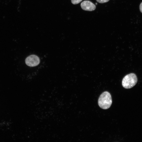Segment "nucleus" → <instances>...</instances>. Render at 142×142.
Returning <instances> with one entry per match:
<instances>
[{
    "label": "nucleus",
    "instance_id": "obj_4",
    "mask_svg": "<svg viewBox=\"0 0 142 142\" xmlns=\"http://www.w3.org/2000/svg\"><path fill=\"white\" fill-rule=\"evenodd\" d=\"M80 6L82 9L85 11H93L96 8L95 5L92 2L88 1H85L81 4Z\"/></svg>",
    "mask_w": 142,
    "mask_h": 142
},
{
    "label": "nucleus",
    "instance_id": "obj_5",
    "mask_svg": "<svg viewBox=\"0 0 142 142\" xmlns=\"http://www.w3.org/2000/svg\"><path fill=\"white\" fill-rule=\"evenodd\" d=\"M82 0H71L72 3L74 4H76L80 3Z\"/></svg>",
    "mask_w": 142,
    "mask_h": 142
},
{
    "label": "nucleus",
    "instance_id": "obj_1",
    "mask_svg": "<svg viewBox=\"0 0 142 142\" xmlns=\"http://www.w3.org/2000/svg\"><path fill=\"white\" fill-rule=\"evenodd\" d=\"M98 103L99 107L103 109L109 108L112 103L111 97L110 93L107 91L102 93L99 98Z\"/></svg>",
    "mask_w": 142,
    "mask_h": 142
},
{
    "label": "nucleus",
    "instance_id": "obj_3",
    "mask_svg": "<svg viewBox=\"0 0 142 142\" xmlns=\"http://www.w3.org/2000/svg\"><path fill=\"white\" fill-rule=\"evenodd\" d=\"M39 58L35 55H32L27 57L25 59L27 65L30 67H34L40 63Z\"/></svg>",
    "mask_w": 142,
    "mask_h": 142
},
{
    "label": "nucleus",
    "instance_id": "obj_7",
    "mask_svg": "<svg viewBox=\"0 0 142 142\" xmlns=\"http://www.w3.org/2000/svg\"><path fill=\"white\" fill-rule=\"evenodd\" d=\"M140 9L141 12L142 13V2L140 4Z\"/></svg>",
    "mask_w": 142,
    "mask_h": 142
},
{
    "label": "nucleus",
    "instance_id": "obj_6",
    "mask_svg": "<svg viewBox=\"0 0 142 142\" xmlns=\"http://www.w3.org/2000/svg\"><path fill=\"white\" fill-rule=\"evenodd\" d=\"M97 2L100 3H103L108 2L109 0H96Z\"/></svg>",
    "mask_w": 142,
    "mask_h": 142
},
{
    "label": "nucleus",
    "instance_id": "obj_2",
    "mask_svg": "<svg viewBox=\"0 0 142 142\" xmlns=\"http://www.w3.org/2000/svg\"><path fill=\"white\" fill-rule=\"evenodd\" d=\"M137 78L136 75L131 73L125 76L122 81V85L126 89H130L133 87L137 83Z\"/></svg>",
    "mask_w": 142,
    "mask_h": 142
}]
</instances>
